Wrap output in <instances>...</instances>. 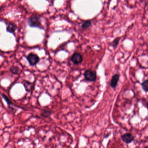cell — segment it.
I'll list each match as a JSON object with an SVG mask.
<instances>
[{
  "instance_id": "cell-6",
  "label": "cell",
  "mask_w": 148,
  "mask_h": 148,
  "mask_svg": "<svg viewBox=\"0 0 148 148\" xmlns=\"http://www.w3.org/2000/svg\"><path fill=\"white\" fill-rule=\"evenodd\" d=\"M119 75L116 74L114 76H113L111 81H110V85L112 88H116L117 85L119 80Z\"/></svg>"
},
{
  "instance_id": "cell-2",
  "label": "cell",
  "mask_w": 148,
  "mask_h": 148,
  "mask_svg": "<svg viewBox=\"0 0 148 148\" xmlns=\"http://www.w3.org/2000/svg\"><path fill=\"white\" fill-rule=\"evenodd\" d=\"M84 76L85 80L87 81L93 82L96 80L97 78V74L95 71L87 70L84 72Z\"/></svg>"
},
{
  "instance_id": "cell-13",
  "label": "cell",
  "mask_w": 148,
  "mask_h": 148,
  "mask_svg": "<svg viewBox=\"0 0 148 148\" xmlns=\"http://www.w3.org/2000/svg\"><path fill=\"white\" fill-rule=\"evenodd\" d=\"M119 40H120V38H119V37H117V38L114 39V40L111 42V46L114 48H116L117 45H118Z\"/></svg>"
},
{
  "instance_id": "cell-10",
  "label": "cell",
  "mask_w": 148,
  "mask_h": 148,
  "mask_svg": "<svg viewBox=\"0 0 148 148\" xmlns=\"http://www.w3.org/2000/svg\"><path fill=\"white\" fill-rule=\"evenodd\" d=\"M92 26V22L91 21H86L83 23L82 25V28L84 30L89 28Z\"/></svg>"
},
{
  "instance_id": "cell-5",
  "label": "cell",
  "mask_w": 148,
  "mask_h": 148,
  "mask_svg": "<svg viewBox=\"0 0 148 148\" xmlns=\"http://www.w3.org/2000/svg\"><path fill=\"white\" fill-rule=\"evenodd\" d=\"M121 139L126 143H129L133 140L134 137L131 134L127 133L121 136Z\"/></svg>"
},
{
  "instance_id": "cell-15",
  "label": "cell",
  "mask_w": 148,
  "mask_h": 148,
  "mask_svg": "<svg viewBox=\"0 0 148 148\" xmlns=\"http://www.w3.org/2000/svg\"><path fill=\"white\" fill-rule=\"evenodd\" d=\"M146 106H147V108L148 109V102L147 103V104H146Z\"/></svg>"
},
{
  "instance_id": "cell-4",
  "label": "cell",
  "mask_w": 148,
  "mask_h": 148,
  "mask_svg": "<svg viewBox=\"0 0 148 148\" xmlns=\"http://www.w3.org/2000/svg\"><path fill=\"white\" fill-rule=\"evenodd\" d=\"M71 60L74 64L78 65L82 62V56L80 53H75L72 56Z\"/></svg>"
},
{
  "instance_id": "cell-14",
  "label": "cell",
  "mask_w": 148,
  "mask_h": 148,
  "mask_svg": "<svg viewBox=\"0 0 148 148\" xmlns=\"http://www.w3.org/2000/svg\"><path fill=\"white\" fill-rule=\"evenodd\" d=\"M51 114V112L47 111V110H45L44 111L42 112V113H41V115L45 117H48L50 116Z\"/></svg>"
},
{
  "instance_id": "cell-8",
  "label": "cell",
  "mask_w": 148,
  "mask_h": 148,
  "mask_svg": "<svg viewBox=\"0 0 148 148\" xmlns=\"http://www.w3.org/2000/svg\"><path fill=\"white\" fill-rule=\"evenodd\" d=\"M23 86H24L25 90L27 92H30L32 91L33 87V84L28 81H24Z\"/></svg>"
},
{
  "instance_id": "cell-7",
  "label": "cell",
  "mask_w": 148,
  "mask_h": 148,
  "mask_svg": "<svg viewBox=\"0 0 148 148\" xmlns=\"http://www.w3.org/2000/svg\"><path fill=\"white\" fill-rule=\"evenodd\" d=\"M17 27L15 24L13 23H10L7 27V31L10 33H14L16 31Z\"/></svg>"
},
{
  "instance_id": "cell-9",
  "label": "cell",
  "mask_w": 148,
  "mask_h": 148,
  "mask_svg": "<svg viewBox=\"0 0 148 148\" xmlns=\"http://www.w3.org/2000/svg\"><path fill=\"white\" fill-rule=\"evenodd\" d=\"M10 72L15 75L19 74L21 72V69L18 67L16 66H13L10 68Z\"/></svg>"
},
{
  "instance_id": "cell-16",
  "label": "cell",
  "mask_w": 148,
  "mask_h": 148,
  "mask_svg": "<svg viewBox=\"0 0 148 148\" xmlns=\"http://www.w3.org/2000/svg\"><path fill=\"white\" fill-rule=\"evenodd\" d=\"M145 148H148V146H145Z\"/></svg>"
},
{
  "instance_id": "cell-1",
  "label": "cell",
  "mask_w": 148,
  "mask_h": 148,
  "mask_svg": "<svg viewBox=\"0 0 148 148\" xmlns=\"http://www.w3.org/2000/svg\"><path fill=\"white\" fill-rule=\"evenodd\" d=\"M28 24L31 27L43 29L40 18L36 15H33L28 19Z\"/></svg>"
},
{
  "instance_id": "cell-3",
  "label": "cell",
  "mask_w": 148,
  "mask_h": 148,
  "mask_svg": "<svg viewBox=\"0 0 148 148\" xmlns=\"http://www.w3.org/2000/svg\"><path fill=\"white\" fill-rule=\"evenodd\" d=\"M27 59L31 66L37 65L40 61V58L37 55L34 53H30L27 57Z\"/></svg>"
},
{
  "instance_id": "cell-12",
  "label": "cell",
  "mask_w": 148,
  "mask_h": 148,
  "mask_svg": "<svg viewBox=\"0 0 148 148\" xmlns=\"http://www.w3.org/2000/svg\"><path fill=\"white\" fill-rule=\"evenodd\" d=\"M1 95H2V97H3L4 100L6 101V102L7 103V104L8 105L10 106V105L13 104V103L9 99V98L5 94H2Z\"/></svg>"
},
{
  "instance_id": "cell-11",
  "label": "cell",
  "mask_w": 148,
  "mask_h": 148,
  "mask_svg": "<svg viewBox=\"0 0 148 148\" xmlns=\"http://www.w3.org/2000/svg\"><path fill=\"white\" fill-rule=\"evenodd\" d=\"M142 88L145 92H148V80H145L142 84H141Z\"/></svg>"
}]
</instances>
